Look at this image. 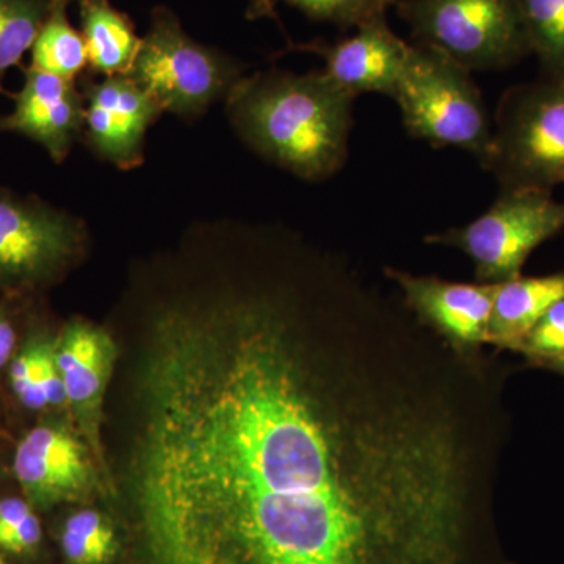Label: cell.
Masks as SVG:
<instances>
[{
	"label": "cell",
	"instance_id": "6da1fadb",
	"mask_svg": "<svg viewBox=\"0 0 564 564\" xmlns=\"http://www.w3.org/2000/svg\"><path fill=\"white\" fill-rule=\"evenodd\" d=\"M155 315L129 486L150 564H463L474 463L334 262Z\"/></svg>",
	"mask_w": 564,
	"mask_h": 564
},
{
	"label": "cell",
	"instance_id": "7a4b0ae2",
	"mask_svg": "<svg viewBox=\"0 0 564 564\" xmlns=\"http://www.w3.org/2000/svg\"><path fill=\"white\" fill-rule=\"evenodd\" d=\"M355 99L323 70L269 69L234 85L226 113L256 154L300 180L318 182L347 163Z\"/></svg>",
	"mask_w": 564,
	"mask_h": 564
},
{
	"label": "cell",
	"instance_id": "3957f363",
	"mask_svg": "<svg viewBox=\"0 0 564 564\" xmlns=\"http://www.w3.org/2000/svg\"><path fill=\"white\" fill-rule=\"evenodd\" d=\"M393 101L404 129L433 148H456L484 163L492 140V118L473 73L426 44H411Z\"/></svg>",
	"mask_w": 564,
	"mask_h": 564
},
{
	"label": "cell",
	"instance_id": "277c9868",
	"mask_svg": "<svg viewBox=\"0 0 564 564\" xmlns=\"http://www.w3.org/2000/svg\"><path fill=\"white\" fill-rule=\"evenodd\" d=\"M481 166L502 191L552 192L564 184V76H544L503 93Z\"/></svg>",
	"mask_w": 564,
	"mask_h": 564
},
{
	"label": "cell",
	"instance_id": "5b68a950",
	"mask_svg": "<svg viewBox=\"0 0 564 564\" xmlns=\"http://www.w3.org/2000/svg\"><path fill=\"white\" fill-rule=\"evenodd\" d=\"M129 76L163 110L193 121L212 104L226 99L245 74L243 66L225 52L188 36L172 10L155 7Z\"/></svg>",
	"mask_w": 564,
	"mask_h": 564
},
{
	"label": "cell",
	"instance_id": "8992f818",
	"mask_svg": "<svg viewBox=\"0 0 564 564\" xmlns=\"http://www.w3.org/2000/svg\"><path fill=\"white\" fill-rule=\"evenodd\" d=\"M415 43L474 70L503 69L530 52L519 0H397Z\"/></svg>",
	"mask_w": 564,
	"mask_h": 564
},
{
	"label": "cell",
	"instance_id": "52a82bcc",
	"mask_svg": "<svg viewBox=\"0 0 564 564\" xmlns=\"http://www.w3.org/2000/svg\"><path fill=\"white\" fill-rule=\"evenodd\" d=\"M564 229V203L551 191H502L477 220L426 236L425 242L456 248L474 262L481 284H497L521 276L522 267L541 243Z\"/></svg>",
	"mask_w": 564,
	"mask_h": 564
},
{
	"label": "cell",
	"instance_id": "ba28073f",
	"mask_svg": "<svg viewBox=\"0 0 564 564\" xmlns=\"http://www.w3.org/2000/svg\"><path fill=\"white\" fill-rule=\"evenodd\" d=\"M87 228L39 196L0 187V292L31 296L66 273L85 251Z\"/></svg>",
	"mask_w": 564,
	"mask_h": 564
},
{
	"label": "cell",
	"instance_id": "9c48e42d",
	"mask_svg": "<svg viewBox=\"0 0 564 564\" xmlns=\"http://www.w3.org/2000/svg\"><path fill=\"white\" fill-rule=\"evenodd\" d=\"M102 473L82 434L54 419L33 426L14 448V478L36 510L90 499L101 489Z\"/></svg>",
	"mask_w": 564,
	"mask_h": 564
},
{
	"label": "cell",
	"instance_id": "30bf717a",
	"mask_svg": "<svg viewBox=\"0 0 564 564\" xmlns=\"http://www.w3.org/2000/svg\"><path fill=\"white\" fill-rule=\"evenodd\" d=\"M85 99L84 141L96 158L121 170L143 163L148 129L165 113L161 104L129 74L95 80L79 77Z\"/></svg>",
	"mask_w": 564,
	"mask_h": 564
},
{
	"label": "cell",
	"instance_id": "8fae6325",
	"mask_svg": "<svg viewBox=\"0 0 564 564\" xmlns=\"http://www.w3.org/2000/svg\"><path fill=\"white\" fill-rule=\"evenodd\" d=\"M117 355V344L109 332L82 318L66 323L55 343L68 411L104 473L107 467L101 440L104 397Z\"/></svg>",
	"mask_w": 564,
	"mask_h": 564
},
{
	"label": "cell",
	"instance_id": "7c38bea8",
	"mask_svg": "<svg viewBox=\"0 0 564 564\" xmlns=\"http://www.w3.org/2000/svg\"><path fill=\"white\" fill-rule=\"evenodd\" d=\"M400 289L404 304L426 328L458 352L478 350L489 340L496 284L452 282L386 269Z\"/></svg>",
	"mask_w": 564,
	"mask_h": 564
},
{
	"label": "cell",
	"instance_id": "4fadbf2b",
	"mask_svg": "<svg viewBox=\"0 0 564 564\" xmlns=\"http://www.w3.org/2000/svg\"><path fill=\"white\" fill-rule=\"evenodd\" d=\"M11 98L14 109L0 115V133H21L41 144L55 163L65 162L84 137L85 99L77 82L28 66L21 90Z\"/></svg>",
	"mask_w": 564,
	"mask_h": 564
},
{
	"label": "cell",
	"instance_id": "5bb4252c",
	"mask_svg": "<svg viewBox=\"0 0 564 564\" xmlns=\"http://www.w3.org/2000/svg\"><path fill=\"white\" fill-rule=\"evenodd\" d=\"M356 29L350 39L333 44H300L296 50L321 55L325 61L323 73L355 98L364 93H380L392 98L411 44L392 31L386 14Z\"/></svg>",
	"mask_w": 564,
	"mask_h": 564
},
{
	"label": "cell",
	"instance_id": "9a60e30c",
	"mask_svg": "<svg viewBox=\"0 0 564 564\" xmlns=\"http://www.w3.org/2000/svg\"><path fill=\"white\" fill-rule=\"evenodd\" d=\"M564 296V273L547 276H518L497 282L494 292L488 344L503 350H521L525 337Z\"/></svg>",
	"mask_w": 564,
	"mask_h": 564
},
{
	"label": "cell",
	"instance_id": "2e32d148",
	"mask_svg": "<svg viewBox=\"0 0 564 564\" xmlns=\"http://www.w3.org/2000/svg\"><path fill=\"white\" fill-rule=\"evenodd\" d=\"M77 6L88 73L104 77L131 73L141 46L131 18L115 9L110 0H77Z\"/></svg>",
	"mask_w": 564,
	"mask_h": 564
},
{
	"label": "cell",
	"instance_id": "e0dca14e",
	"mask_svg": "<svg viewBox=\"0 0 564 564\" xmlns=\"http://www.w3.org/2000/svg\"><path fill=\"white\" fill-rule=\"evenodd\" d=\"M57 336L33 332L20 345L11 359L9 373L10 391L17 402L31 413L68 411L61 370L55 359Z\"/></svg>",
	"mask_w": 564,
	"mask_h": 564
},
{
	"label": "cell",
	"instance_id": "ac0fdd59",
	"mask_svg": "<svg viewBox=\"0 0 564 564\" xmlns=\"http://www.w3.org/2000/svg\"><path fill=\"white\" fill-rule=\"evenodd\" d=\"M69 3L70 0H50L46 18L31 50V66L77 82L88 68V54L84 36L70 25Z\"/></svg>",
	"mask_w": 564,
	"mask_h": 564
},
{
	"label": "cell",
	"instance_id": "d6986e66",
	"mask_svg": "<svg viewBox=\"0 0 564 564\" xmlns=\"http://www.w3.org/2000/svg\"><path fill=\"white\" fill-rule=\"evenodd\" d=\"M530 52L544 76H564V0H519Z\"/></svg>",
	"mask_w": 564,
	"mask_h": 564
},
{
	"label": "cell",
	"instance_id": "ffe728a7",
	"mask_svg": "<svg viewBox=\"0 0 564 564\" xmlns=\"http://www.w3.org/2000/svg\"><path fill=\"white\" fill-rule=\"evenodd\" d=\"M61 545L68 564H109L120 547L109 519L90 508L66 519L61 530Z\"/></svg>",
	"mask_w": 564,
	"mask_h": 564
},
{
	"label": "cell",
	"instance_id": "44dd1931",
	"mask_svg": "<svg viewBox=\"0 0 564 564\" xmlns=\"http://www.w3.org/2000/svg\"><path fill=\"white\" fill-rule=\"evenodd\" d=\"M50 0H0V95L3 77L32 50Z\"/></svg>",
	"mask_w": 564,
	"mask_h": 564
},
{
	"label": "cell",
	"instance_id": "7402d4cb",
	"mask_svg": "<svg viewBox=\"0 0 564 564\" xmlns=\"http://www.w3.org/2000/svg\"><path fill=\"white\" fill-rule=\"evenodd\" d=\"M43 543V525L36 508L24 496L0 497V552L32 556Z\"/></svg>",
	"mask_w": 564,
	"mask_h": 564
},
{
	"label": "cell",
	"instance_id": "603a6c76",
	"mask_svg": "<svg viewBox=\"0 0 564 564\" xmlns=\"http://www.w3.org/2000/svg\"><path fill=\"white\" fill-rule=\"evenodd\" d=\"M302 11L310 20L339 28H359L364 22L386 14L397 0H282Z\"/></svg>",
	"mask_w": 564,
	"mask_h": 564
},
{
	"label": "cell",
	"instance_id": "cb8c5ba5",
	"mask_svg": "<svg viewBox=\"0 0 564 564\" xmlns=\"http://www.w3.org/2000/svg\"><path fill=\"white\" fill-rule=\"evenodd\" d=\"M519 352L543 366L564 358V296L549 307Z\"/></svg>",
	"mask_w": 564,
	"mask_h": 564
},
{
	"label": "cell",
	"instance_id": "d4e9b609",
	"mask_svg": "<svg viewBox=\"0 0 564 564\" xmlns=\"http://www.w3.org/2000/svg\"><path fill=\"white\" fill-rule=\"evenodd\" d=\"M21 299L20 295H3L0 300V372L7 370L20 348L17 303Z\"/></svg>",
	"mask_w": 564,
	"mask_h": 564
},
{
	"label": "cell",
	"instance_id": "484cf974",
	"mask_svg": "<svg viewBox=\"0 0 564 564\" xmlns=\"http://www.w3.org/2000/svg\"><path fill=\"white\" fill-rule=\"evenodd\" d=\"M248 20H273L278 21L276 0H247Z\"/></svg>",
	"mask_w": 564,
	"mask_h": 564
},
{
	"label": "cell",
	"instance_id": "4316f807",
	"mask_svg": "<svg viewBox=\"0 0 564 564\" xmlns=\"http://www.w3.org/2000/svg\"><path fill=\"white\" fill-rule=\"evenodd\" d=\"M547 366L552 367V369L558 370L560 373L564 375V358L558 359V361L547 364Z\"/></svg>",
	"mask_w": 564,
	"mask_h": 564
},
{
	"label": "cell",
	"instance_id": "83f0119b",
	"mask_svg": "<svg viewBox=\"0 0 564 564\" xmlns=\"http://www.w3.org/2000/svg\"><path fill=\"white\" fill-rule=\"evenodd\" d=\"M0 564H13L10 562L9 556L3 555L2 552H0Z\"/></svg>",
	"mask_w": 564,
	"mask_h": 564
}]
</instances>
